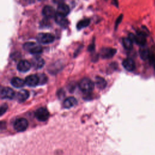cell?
<instances>
[{"mask_svg":"<svg viewBox=\"0 0 155 155\" xmlns=\"http://www.w3.org/2000/svg\"><path fill=\"white\" fill-rule=\"evenodd\" d=\"M29 123L26 119L25 118H18L15 120L14 127L16 131L18 132H22L25 131L28 127Z\"/></svg>","mask_w":155,"mask_h":155,"instance_id":"cell-4","label":"cell"},{"mask_svg":"<svg viewBox=\"0 0 155 155\" xmlns=\"http://www.w3.org/2000/svg\"><path fill=\"white\" fill-rule=\"evenodd\" d=\"M35 115L39 121L45 122L49 119V112L46 108L40 107L36 110Z\"/></svg>","mask_w":155,"mask_h":155,"instance_id":"cell-5","label":"cell"},{"mask_svg":"<svg viewBox=\"0 0 155 155\" xmlns=\"http://www.w3.org/2000/svg\"><path fill=\"white\" fill-rule=\"evenodd\" d=\"M122 66L126 70L132 71L135 69V63L134 61L130 58H127L123 61Z\"/></svg>","mask_w":155,"mask_h":155,"instance_id":"cell-14","label":"cell"},{"mask_svg":"<svg viewBox=\"0 0 155 155\" xmlns=\"http://www.w3.org/2000/svg\"><path fill=\"white\" fill-rule=\"evenodd\" d=\"M150 63L153 67V68L155 69V55H151L150 56Z\"/></svg>","mask_w":155,"mask_h":155,"instance_id":"cell-24","label":"cell"},{"mask_svg":"<svg viewBox=\"0 0 155 155\" xmlns=\"http://www.w3.org/2000/svg\"><path fill=\"white\" fill-rule=\"evenodd\" d=\"M39 82H42V84H45L47 81V77L45 75H41L39 76Z\"/></svg>","mask_w":155,"mask_h":155,"instance_id":"cell-25","label":"cell"},{"mask_svg":"<svg viewBox=\"0 0 155 155\" xmlns=\"http://www.w3.org/2000/svg\"><path fill=\"white\" fill-rule=\"evenodd\" d=\"M96 85L99 89H104L107 86V82L101 77L98 76L96 78Z\"/></svg>","mask_w":155,"mask_h":155,"instance_id":"cell-20","label":"cell"},{"mask_svg":"<svg viewBox=\"0 0 155 155\" xmlns=\"http://www.w3.org/2000/svg\"><path fill=\"white\" fill-rule=\"evenodd\" d=\"M78 104L77 99L74 97H69L66 98L63 102V106L66 109H70L75 106Z\"/></svg>","mask_w":155,"mask_h":155,"instance_id":"cell-16","label":"cell"},{"mask_svg":"<svg viewBox=\"0 0 155 155\" xmlns=\"http://www.w3.org/2000/svg\"><path fill=\"white\" fill-rule=\"evenodd\" d=\"M11 84L15 88H21L24 86L26 82L19 78H13L11 79Z\"/></svg>","mask_w":155,"mask_h":155,"instance_id":"cell-19","label":"cell"},{"mask_svg":"<svg viewBox=\"0 0 155 155\" xmlns=\"http://www.w3.org/2000/svg\"><path fill=\"white\" fill-rule=\"evenodd\" d=\"M113 3H114L115 5L118 7V0H113Z\"/></svg>","mask_w":155,"mask_h":155,"instance_id":"cell-28","label":"cell"},{"mask_svg":"<svg viewBox=\"0 0 155 155\" xmlns=\"http://www.w3.org/2000/svg\"><path fill=\"white\" fill-rule=\"evenodd\" d=\"M55 19L56 23L59 26H61V27L65 28L67 27L69 25L68 20L66 18L65 16H61L58 15V14H56L55 16Z\"/></svg>","mask_w":155,"mask_h":155,"instance_id":"cell-17","label":"cell"},{"mask_svg":"<svg viewBox=\"0 0 155 155\" xmlns=\"http://www.w3.org/2000/svg\"><path fill=\"white\" fill-rule=\"evenodd\" d=\"M39 1H43V0H39Z\"/></svg>","mask_w":155,"mask_h":155,"instance_id":"cell-29","label":"cell"},{"mask_svg":"<svg viewBox=\"0 0 155 155\" xmlns=\"http://www.w3.org/2000/svg\"><path fill=\"white\" fill-rule=\"evenodd\" d=\"M134 42L141 46H145L147 42L146 35L145 34V33L144 32H138L137 33V35L135 36Z\"/></svg>","mask_w":155,"mask_h":155,"instance_id":"cell-10","label":"cell"},{"mask_svg":"<svg viewBox=\"0 0 155 155\" xmlns=\"http://www.w3.org/2000/svg\"><path fill=\"white\" fill-rule=\"evenodd\" d=\"M122 18H123V15H121L118 18V19H117L116 21V25H115V27H116V28H117L118 26L121 23V22L122 21Z\"/></svg>","mask_w":155,"mask_h":155,"instance_id":"cell-26","label":"cell"},{"mask_svg":"<svg viewBox=\"0 0 155 155\" xmlns=\"http://www.w3.org/2000/svg\"><path fill=\"white\" fill-rule=\"evenodd\" d=\"M116 50L112 48H104L101 50V56L104 59H109L115 55Z\"/></svg>","mask_w":155,"mask_h":155,"instance_id":"cell-8","label":"cell"},{"mask_svg":"<svg viewBox=\"0 0 155 155\" xmlns=\"http://www.w3.org/2000/svg\"><path fill=\"white\" fill-rule=\"evenodd\" d=\"M139 55L142 60H147L150 58V51L149 49L145 46H141L139 49Z\"/></svg>","mask_w":155,"mask_h":155,"instance_id":"cell-18","label":"cell"},{"mask_svg":"<svg viewBox=\"0 0 155 155\" xmlns=\"http://www.w3.org/2000/svg\"><path fill=\"white\" fill-rule=\"evenodd\" d=\"M1 99H12L15 97V93L14 90L9 87H3L1 90Z\"/></svg>","mask_w":155,"mask_h":155,"instance_id":"cell-6","label":"cell"},{"mask_svg":"<svg viewBox=\"0 0 155 155\" xmlns=\"http://www.w3.org/2000/svg\"><path fill=\"white\" fill-rule=\"evenodd\" d=\"M23 47L28 52L34 55H39L42 53L43 51L42 47L39 44L34 42H29L25 43L23 46Z\"/></svg>","mask_w":155,"mask_h":155,"instance_id":"cell-1","label":"cell"},{"mask_svg":"<svg viewBox=\"0 0 155 155\" xmlns=\"http://www.w3.org/2000/svg\"><path fill=\"white\" fill-rule=\"evenodd\" d=\"M36 39L39 43L47 44L54 42L55 40V36L51 34L41 33L38 35Z\"/></svg>","mask_w":155,"mask_h":155,"instance_id":"cell-3","label":"cell"},{"mask_svg":"<svg viewBox=\"0 0 155 155\" xmlns=\"http://www.w3.org/2000/svg\"><path fill=\"white\" fill-rule=\"evenodd\" d=\"M8 108V106L6 104H4L1 106V109H0V111H1V116H2L4 113H6Z\"/></svg>","mask_w":155,"mask_h":155,"instance_id":"cell-23","label":"cell"},{"mask_svg":"<svg viewBox=\"0 0 155 155\" xmlns=\"http://www.w3.org/2000/svg\"><path fill=\"white\" fill-rule=\"evenodd\" d=\"M32 66V64L27 60H21L20 61L18 65L17 69L21 72H27L28 71Z\"/></svg>","mask_w":155,"mask_h":155,"instance_id":"cell-12","label":"cell"},{"mask_svg":"<svg viewBox=\"0 0 155 155\" xmlns=\"http://www.w3.org/2000/svg\"><path fill=\"white\" fill-rule=\"evenodd\" d=\"M43 15L47 19L55 18L56 13L54 7L50 6H46L43 9Z\"/></svg>","mask_w":155,"mask_h":155,"instance_id":"cell-9","label":"cell"},{"mask_svg":"<svg viewBox=\"0 0 155 155\" xmlns=\"http://www.w3.org/2000/svg\"><path fill=\"white\" fill-rule=\"evenodd\" d=\"M133 41L132 40L129 38H124L122 39V44L126 50H131L133 48Z\"/></svg>","mask_w":155,"mask_h":155,"instance_id":"cell-21","label":"cell"},{"mask_svg":"<svg viewBox=\"0 0 155 155\" xmlns=\"http://www.w3.org/2000/svg\"><path fill=\"white\" fill-rule=\"evenodd\" d=\"M69 12H70V8L67 4L63 3L58 5L56 14H58L61 16L66 17L69 15Z\"/></svg>","mask_w":155,"mask_h":155,"instance_id":"cell-13","label":"cell"},{"mask_svg":"<svg viewBox=\"0 0 155 155\" xmlns=\"http://www.w3.org/2000/svg\"><path fill=\"white\" fill-rule=\"evenodd\" d=\"M90 23V19H84L83 20H81L77 24V29L81 30L82 29H84L86 27H87Z\"/></svg>","mask_w":155,"mask_h":155,"instance_id":"cell-22","label":"cell"},{"mask_svg":"<svg viewBox=\"0 0 155 155\" xmlns=\"http://www.w3.org/2000/svg\"><path fill=\"white\" fill-rule=\"evenodd\" d=\"M79 87L82 91L84 93H89L94 89L95 84L91 79L87 78H84L80 81Z\"/></svg>","mask_w":155,"mask_h":155,"instance_id":"cell-2","label":"cell"},{"mask_svg":"<svg viewBox=\"0 0 155 155\" xmlns=\"http://www.w3.org/2000/svg\"><path fill=\"white\" fill-rule=\"evenodd\" d=\"M26 84L29 87H35L39 84V78L36 75H30L25 79Z\"/></svg>","mask_w":155,"mask_h":155,"instance_id":"cell-7","label":"cell"},{"mask_svg":"<svg viewBox=\"0 0 155 155\" xmlns=\"http://www.w3.org/2000/svg\"><path fill=\"white\" fill-rule=\"evenodd\" d=\"M54 1V3H55V4H61V3H63L64 0H52Z\"/></svg>","mask_w":155,"mask_h":155,"instance_id":"cell-27","label":"cell"},{"mask_svg":"<svg viewBox=\"0 0 155 155\" xmlns=\"http://www.w3.org/2000/svg\"><path fill=\"white\" fill-rule=\"evenodd\" d=\"M31 64L35 69H40L44 65V60L41 57L35 56L31 60Z\"/></svg>","mask_w":155,"mask_h":155,"instance_id":"cell-11","label":"cell"},{"mask_svg":"<svg viewBox=\"0 0 155 155\" xmlns=\"http://www.w3.org/2000/svg\"><path fill=\"white\" fill-rule=\"evenodd\" d=\"M16 97L18 102H24L29 97V92L26 90H21L18 92Z\"/></svg>","mask_w":155,"mask_h":155,"instance_id":"cell-15","label":"cell"}]
</instances>
